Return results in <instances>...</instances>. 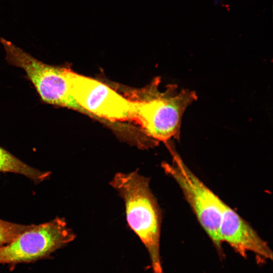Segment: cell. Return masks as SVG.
Instances as JSON below:
<instances>
[{
	"label": "cell",
	"mask_w": 273,
	"mask_h": 273,
	"mask_svg": "<svg viewBox=\"0 0 273 273\" xmlns=\"http://www.w3.org/2000/svg\"><path fill=\"white\" fill-rule=\"evenodd\" d=\"M110 186L123 199L127 223L149 254L154 273H162L160 242L161 210L150 188V178L139 173L118 172Z\"/></svg>",
	"instance_id": "6da1fadb"
},
{
	"label": "cell",
	"mask_w": 273,
	"mask_h": 273,
	"mask_svg": "<svg viewBox=\"0 0 273 273\" xmlns=\"http://www.w3.org/2000/svg\"><path fill=\"white\" fill-rule=\"evenodd\" d=\"M197 99L194 90H178L177 85H169L164 92L155 90L148 100L131 101V120L156 142L179 140L184 113Z\"/></svg>",
	"instance_id": "7a4b0ae2"
},
{
	"label": "cell",
	"mask_w": 273,
	"mask_h": 273,
	"mask_svg": "<svg viewBox=\"0 0 273 273\" xmlns=\"http://www.w3.org/2000/svg\"><path fill=\"white\" fill-rule=\"evenodd\" d=\"M169 149L172 162H163L161 167L179 186L201 226L219 254L223 255L219 228L226 203L189 169L171 147Z\"/></svg>",
	"instance_id": "3957f363"
},
{
	"label": "cell",
	"mask_w": 273,
	"mask_h": 273,
	"mask_svg": "<svg viewBox=\"0 0 273 273\" xmlns=\"http://www.w3.org/2000/svg\"><path fill=\"white\" fill-rule=\"evenodd\" d=\"M0 41L6 52L7 62L24 71L43 103L82 111L71 94L69 79L71 69L44 63L3 37Z\"/></svg>",
	"instance_id": "277c9868"
},
{
	"label": "cell",
	"mask_w": 273,
	"mask_h": 273,
	"mask_svg": "<svg viewBox=\"0 0 273 273\" xmlns=\"http://www.w3.org/2000/svg\"><path fill=\"white\" fill-rule=\"evenodd\" d=\"M75 235L64 218L57 217L34 224L0 247V263L27 262L42 258L72 242Z\"/></svg>",
	"instance_id": "5b68a950"
},
{
	"label": "cell",
	"mask_w": 273,
	"mask_h": 273,
	"mask_svg": "<svg viewBox=\"0 0 273 273\" xmlns=\"http://www.w3.org/2000/svg\"><path fill=\"white\" fill-rule=\"evenodd\" d=\"M72 96L82 109L111 121L131 120L132 101L97 80L69 72Z\"/></svg>",
	"instance_id": "8992f818"
},
{
	"label": "cell",
	"mask_w": 273,
	"mask_h": 273,
	"mask_svg": "<svg viewBox=\"0 0 273 273\" xmlns=\"http://www.w3.org/2000/svg\"><path fill=\"white\" fill-rule=\"evenodd\" d=\"M222 243H228L241 256L248 251L266 259H272V252L267 243L250 224L225 204L219 228Z\"/></svg>",
	"instance_id": "52a82bcc"
},
{
	"label": "cell",
	"mask_w": 273,
	"mask_h": 273,
	"mask_svg": "<svg viewBox=\"0 0 273 273\" xmlns=\"http://www.w3.org/2000/svg\"><path fill=\"white\" fill-rule=\"evenodd\" d=\"M0 171L19 174L36 183L47 179L51 175L50 171H41L32 167L1 147Z\"/></svg>",
	"instance_id": "ba28073f"
},
{
	"label": "cell",
	"mask_w": 273,
	"mask_h": 273,
	"mask_svg": "<svg viewBox=\"0 0 273 273\" xmlns=\"http://www.w3.org/2000/svg\"><path fill=\"white\" fill-rule=\"evenodd\" d=\"M34 224H23L0 219V247L9 243Z\"/></svg>",
	"instance_id": "9c48e42d"
}]
</instances>
